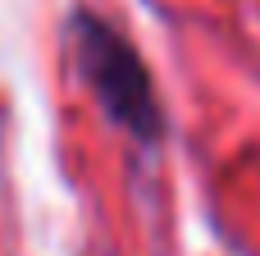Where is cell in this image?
Segmentation results:
<instances>
[{
	"label": "cell",
	"instance_id": "cell-1",
	"mask_svg": "<svg viewBox=\"0 0 260 256\" xmlns=\"http://www.w3.org/2000/svg\"><path fill=\"white\" fill-rule=\"evenodd\" d=\"M69 41H73V60L82 82L91 87L96 105L105 110V119L114 128H123L137 147H160L165 142V105L155 92V78L146 69V60L137 55V46L101 14L91 9H73L69 14Z\"/></svg>",
	"mask_w": 260,
	"mask_h": 256
}]
</instances>
